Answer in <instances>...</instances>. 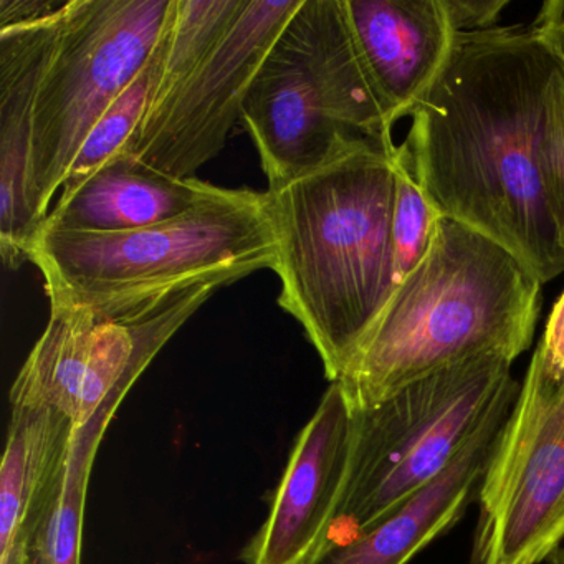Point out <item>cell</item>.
<instances>
[{"label":"cell","mask_w":564,"mask_h":564,"mask_svg":"<svg viewBox=\"0 0 564 564\" xmlns=\"http://www.w3.org/2000/svg\"><path fill=\"white\" fill-rule=\"evenodd\" d=\"M560 68L533 25L455 34L399 147L442 216L510 250L543 285L564 272L540 170Z\"/></svg>","instance_id":"6da1fadb"},{"label":"cell","mask_w":564,"mask_h":564,"mask_svg":"<svg viewBox=\"0 0 564 564\" xmlns=\"http://www.w3.org/2000/svg\"><path fill=\"white\" fill-rule=\"evenodd\" d=\"M394 150L356 148L267 191L279 305L339 381L398 289L392 242Z\"/></svg>","instance_id":"7a4b0ae2"},{"label":"cell","mask_w":564,"mask_h":564,"mask_svg":"<svg viewBox=\"0 0 564 564\" xmlns=\"http://www.w3.org/2000/svg\"><path fill=\"white\" fill-rule=\"evenodd\" d=\"M543 283L500 243L442 217L417 269L389 300L339 379L356 411L467 359H514L533 343Z\"/></svg>","instance_id":"3957f363"},{"label":"cell","mask_w":564,"mask_h":564,"mask_svg":"<svg viewBox=\"0 0 564 564\" xmlns=\"http://www.w3.org/2000/svg\"><path fill=\"white\" fill-rule=\"evenodd\" d=\"M29 262L51 306L120 315L204 280L275 269L267 193L224 189L189 213L127 232L41 226Z\"/></svg>","instance_id":"277c9868"},{"label":"cell","mask_w":564,"mask_h":564,"mask_svg":"<svg viewBox=\"0 0 564 564\" xmlns=\"http://www.w3.org/2000/svg\"><path fill=\"white\" fill-rule=\"evenodd\" d=\"M242 123L269 189L366 144L394 150V127L341 0H303L253 80Z\"/></svg>","instance_id":"5b68a950"},{"label":"cell","mask_w":564,"mask_h":564,"mask_svg":"<svg viewBox=\"0 0 564 564\" xmlns=\"http://www.w3.org/2000/svg\"><path fill=\"white\" fill-rule=\"evenodd\" d=\"M511 359L477 356L356 411L348 480L328 543H343L424 490L520 386ZM325 544V546H326Z\"/></svg>","instance_id":"8992f818"},{"label":"cell","mask_w":564,"mask_h":564,"mask_svg":"<svg viewBox=\"0 0 564 564\" xmlns=\"http://www.w3.org/2000/svg\"><path fill=\"white\" fill-rule=\"evenodd\" d=\"M176 0H70L39 88L31 207L39 229L95 124L156 51Z\"/></svg>","instance_id":"52a82bcc"},{"label":"cell","mask_w":564,"mask_h":564,"mask_svg":"<svg viewBox=\"0 0 564 564\" xmlns=\"http://www.w3.org/2000/svg\"><path fill=\"white\" fill-rule=\"evenodd\" d=\"M230 276L204 280L120 315L51 306L11 389V405L51 409L75 429L133 388L158 352Z\"/></svg>","instance_id":"ba28073f"},{"label":"cell","mask_w":564,"mask_h":564,"mask_svg":"<svg viewBox=\"0 0 564 564\" xmlns=\"http://www.w3.org/2000/svg\"><path fill=\"white\" fill-rule=\"evenodd\" d=\"M470 564H540L564 540V369L533 352L477 494Z\"/></svg>","instance_id":"9c48e42d"},{"label":"cell","mask_w":564,"mask_h":564,"mask_svg":"<svg viewBox=\"0 0 564 564\" xmlns=\"http://www.w3.org/2000/svg\"><path fill=\"white\" fill-rule=\"evenodd\" d=\"M303 0H247L206 61L158 108L130 158L166 176L189 180L226 147L253 80Z\"/></svg>","instance_id":"30bf717a"},{"label":"cell","mask_w":564,"mask_h":564,"mask_svg":"<svg viewBox=\"0 0 564 564\" xmlns=\"http://www.w3.org/2000/svg\"><path fill=\"white\" fill-rule=\"evenodd\" d=\"M356 414L339 382H332L302 429L269 517L246 544V564H310L328 543L348 480Z\"/></svg>","instance_id":"8fae6325"},{"label":"cell","mask_w":564,"mask_h":564,"mask_svg":"<svg viewBox=\"0 0 564 564\" xmlns=\"http://www.w3.org/2000/svg\"><path fill=\"white\" fill-rule=\"evenodd\" d=\"M68 6L44 21L0 31V253L11 270L28 262L39 232L31 207L35 101Z\"/></svg>","instance_id":"7c38bea8"},{"label":"cell","mask_w":564,"mask_h":564,"mask_svg":"<svg viewBox=\"0 0 564 564\" xmlns=\"http://www.w3.org/2000/svg\"><path fill=\"white\" fill-rule=\"evenodd\" d=\"M356 51L392 127L409 117L454 45L442 0H341Z\"/></svg>","instance_id":"4fadbf2b"},{"label":"cell","mask_w":564,"mask_h":564,"mask_svg":"<svg viewBox=\"0 0 564 564\" xmlns=\"http://www.w3.org/2000/svg\"><path fill=\"white\" fill-rule=\"evenodd\" d=\"M517 395L498 405L441 477L365 533L343 543L326 544L310 564H408L419 551L447 533L477 498L485 468Z\"/></svg>","instance_id":"5bb4252c"},{"label":"cell","mask_w":564,"mask_h":564,"mask_svg":"<svg viewBox=\"0 0 564 564\" xmlns=\"http://www.w3.org/2000/svg\"><path fill=\"white\" fill-rule=\"evenodd\" d=\"M217 186L177 180L120 156L58 196L42 226L84 232H127L176 219L216 193Z\"/></svg>","instance_id":"9a60e30c"},{"label":"cell","mask_w":564,"mask_h":564,"mask_svg":"<svg viewBox=\"0 0 564 564\" xmlns=\"http://www.w3.org/2000/svg\"><path fill=\"white\" fill-rule=\"evenodd\" d=\"M74 424L51 409L12 405L0 468V564H32V547Z\"/></svg>","instance_id":"2e32d148"},{"label":"cell","mask_w":564,"mask_h":564,"mask_svg":"<svg viewBox=\"0 0 564 564\" xmlns=\"http://www.w3.org/2000/svg\"><path fill=\"white\" fill-rule=\"evenodd\" d=\"M127 394H115L88 424L74 429L35 536L32 564H82L85 501L95 455Z\"/></svg>","instance_id":"e0dca14e"},{"label":"cell","mask_w":564,"mask_h":564,"mask_svg":"<svg viewBox=\"0 0 564 564\" xmlns=\"http://www.w3.org/2000/svg\"><path fill=\"white\" fill-rule=\"evenodd\" d=\"M171 18H173V12H171ZM171 18L150 62L144 65L143 70L113 101L107 113L100 118V121L88 134L80 153L75 158L70 171L65 177L62 193L74 189L117 158L130 156L131 150L143 130L144 121L150 117L154 100H156Z\"/></svg>","instance_id":"ac0fdd59"},{"label":"cell","mask_w":564,"mask_h":564,"mask_svg":"<svg viewBox=\"0 0 564 564\" xmlns=\"http://www.w3.org/2000/svg\"><path fill=\"white\" fill-rule=\"evenodd\" d=\"M246 4L247 0H176L150 117L219 45Z\"/></svg>","instance_id":"d6986e66"},{"label":"cell","mask_w":564,"mask_h":564,"mask_svg":"<svg viewBox=\"0 0 564 564\" xmlns=\"http://www.w3.org/2000/svg\"><path fill=\"white\" fill-rule=\"evenodd\" d=\"M394 174L392 242H394L395 279L401 283L427 256L434 242L438 223L444 216L419 186L399 147L394 154Z\"/></svg>","instance_id":"ffe728a7"},{"label":"cell","mask_w":564,"mask_h":564,"mask_svg":"<svg viewBox=\"0 0 564 564\" xmlns=\"http://www.w3.org/2000/svg\"><path fill=\"white\" fill-rule=\"evenodd\" d=\"M540 170L546 193L547 209L564 249V72L560 68L553 91L546 127L540 147Z\"/></svg>","instance_id":"44dd1931"},{"label":"cell","mask_w":564,"mask_h":564,"mask_svg":"<svg viewBox=\"0 0 564 564\" xmlns=\"http://www.w3.org/2000/svg\"><path fill=\"white\" fill-rule=\"evenodd\" d=\"M455 34L490 31L497 28L508 0H442Z\"/></svg>","instance_id":"7402d4cb"},{"label":"cell","mask_w":564,"mask_h":564,"mask_svg":"<svg viewBox=\"0 0 564 564\" xmlns=\"http://www.w3.org/2000/svg\"><path fill=\"white\" fill-rule=\"evenodd\" d=\"M70 0H0V31L34 24L67 8Z\"/></svg>","instance_id":"603a6c76"},{"label":"cell","mask_w":564,"mask_h":564,"mask_svg":"<svg viewBox=\"0 0 564 564\" xmlns=\"http://www.w3.org/2000/svg\"><path fill=\"white\" fill-rule=\"evenodd\" d=\"M533 28L543 35L564 72V0L546 2Z\"/></svg>","instance_id":"cb8c5ba5"},{"label":"cell","mask_w":564,"mask_h":564,"mask_svg":"<svg viewBox=\"0 0 564 564\" xmlns=\"http://www.w3.org/2000/svg\"><path fill=\"white\" fill-rule=\"evenodd\" d=\"M538 351L556 368L564 369V292L554 305Z\"/></svg>","instance_id":"d4e9b609"},{"label":"cell","mask_w":564,"mask_h":564,"mask_svg":"<svg viewBox=\"0 0 564 564\" xmlns=\"http://www.w3.org/2000/svg\"><path fill=\"white\" fill-rule=\"evenodd\" d=\"M550 564H564V546L560 547V550L554 551L553 556L547 560Z\"/></svg>","instance_id":"484cf974"},{"label":"cell","mask_w":564,"mask_h":564,"mask_svg":"<svg viewBox=\"0 0 564 564\" xmlns=\"http://www.w3.org/2000/svg\"><path fill=\"white\" fill-rule=\"evenodd\" d=\"M547 564H550V563H547Z\"/></svg>","instance_id":"4316f807"}]
</instances>
